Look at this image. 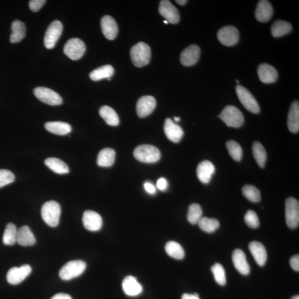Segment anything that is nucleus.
<instances>
[{
    "instance_id": "41",
    "label": "nucleus",
    "mask_w": 299,
    "mask_h": 299,
    "mask_svg": "<svg viewBox=\"0 0 299 299\" xmlns=\"http://www.w3.org/2000/svg\"><path fill=\"white\" fill-rule=\"evenodd\" d=\"M211 270L216 282L221 285L226 284L225 272L221 264L216 263L211 268Z\"/></svg>"
},
{
    "instance_id": "27",
    "label": "nucleus",
    "mask_w": 299,
    "mask_h": 299,
    "mask_svg": "<svg viewBox=\"0 0 299 299\" xmlns=\"http://www.w3.org/2000/svg\"><path fill=\"white\" fill-rule=\"evenodd\" d=\"M46 130L57 135H66L71 133V126L67 122L62 121H50L45 124Z\"/></svg>"
},
{
    "instance_id": "22",
    "label": "nucleus",
    "mask_w": 299,
    "mask_h": 299,
    "mask_svg": "<svg viewBox=\"0 0 299 299\" xmlns=\"http://www.w3.org/2000/svg\"><path fill=\"white\" fill-rule=\"evenodd\" d=\"M232 260L234 266L240 274L247 275L250 273V267L247 262L246 256L240 249H237L233 252Z\"/></svg>"
},
{
    "instance_id": "3",
    "label": "nucleus",
    "mask_w": 299,
    "mask_h": 299,
    "mask_svg": "<svg viewBox=\"0 0 299 299\" xmlns=\"http://www.w3.org/2000/svg\"><path fill=\"white\" fill-rule=\"evenodd\" d=\"M134 156L139 162L144 163H155L161 158L159 150L151 145H141L134 151Z\"/></svg>"
},
{
    "instance_id": "19",
    "label": "nucleus",
    "mask_w": 299,
    "mask_h": 299,
    "mask_svg": "<svg viewBox=\"0 0 299 299\" xmlns=\"http://www.w3.org/2000/svg\"><path fill=\"white\" fill-rule=\"evenodd\" d=\"M164 132L168 139L175 143L181 140L184 134L182 129L169 118L164 121Z\"/></svg>"
},
{
    "instance_id": "45",
    "label": "nucleus",
    "mask_w": 299,
    "mask_h": 299,
    "mask_svg": "<svg viewBox=\"0 0 299 299\" xmlns=\"http://www.w3.org/2000/svg\"><path fill=\"white\" fill-rule=\"evenodd\" d=\"M290 264L291 267L295 271H299V255L298 254L294 255L290 258Z\"/></svg>"
},
{
    "instance_id": "46",
    "label": "nucleus",
    "mask_w": 299,
    "mask_h": 299,
    "mask_svg": "<svg viewBox=\"0 0 299 299\" xmlns=\"http://www.w3.org/2000/svg\"><path fill=\"white\" fill-rule=\"evenodd\" d=\"M167 186L166 180L164 178L160 179L157 182V187L160 190H165Z\"/></svg>"
},
{
    "instance_id": "1",
    "label": "nucleus",
    "mask_w": 299,
    "mask_h": 299,
    "mask_svg": "<svg viewBox=\"0 0 299 299\" xmlns=\"http://www.w3.org/2000/svg\"><path fill=\"white\" fill-rule=\"evenodd\" d=\"M130 57L134 66L143 67L148 64L150 60V48L144 42H139L132 47L130 50Z\"/></svg>"
},
{
    "instance_id": "21",
    "label": "nucleus",
    "mask_w": 299,
    "mask_h": 299,
    "mask_svg": "<svg viewBox=\"0 0 299 299\" xmlns=\"http://www.w3.org/2000/svg\"><path fill=\"white\" fill-rule=\"evenodd\" d=\"M273 9L270 2L267 0L259 1L255 12L256 20L260 22H266L273 16Z\"/></svg>"
},
{
    "instance_id": "28",
    "label": "nucleus",
    "mask_w": 299,
    "mask_h": 299,
    "mask_svg": "<svg viewBox=\"0 0 299 299\" xmlns=\"http://www.w3.org/2000/svg\"><path fill=\"white\" fill-rule=\"evenodd\" d=\"M116 151L110 148H105L99 152L97 157L98 165L101 167H110L116 160Z\"/></svg>"
},
{
    "instance_id": "29",
    "label": "nucleus",
    "mask_w": 299,
    "mask_h": 299,
    "mask_svg": "<svg viewBox=\"0 0 299 299\" xmlns=\"http://www.w3.org/2000/svg\"><path fill=\"white\" fill-rule=\"evenodd\" d=\"M12 33L10 35L11 43H18L21 41L26 36V27L24 22L16 20L11 25Z\"/></svg>"
},
{
    "instance_id": "40",
    "label": "nucleus",
    "mask_w": 299,
    "mask_h": 299,
    "mask_svg": "<svg viewBox=\"0 0 299 299\" xmlns=\"http://www.w3.org/2000/svg\"><path fill=\"white\" fill-rule=\"evenodd\" d=\"M242 193L244 196L252 202H259L261 200L260 192L256 187L246 185L243 186Z\"/></svg>"
},
{
    "instance_id": "14",
    "label": "nucleus",
    "mask_w": 299,
    "mask_h": 299,
    "mask_svg": "<svg viewBox=\"0 0 299 299\" xmlns=\"http://www.w3.org/2000/svg\"><path fill=\"white\" fill-rule=\"evenodd\" d=\"M156 105L154 97L150 95L143 96L138 100L136 104V112L139 118H144L151 114Z\"/></svg>"
},
{
    "instance_id": "6",
    "label": "nucleus",
    "mask_w": 299,
    "mask_h": 299,
    "mask_svg": "<svg viewBox=\"0 0 299 299\" xmlns=\"http://www.w3.org/2000/svg\"><path fill=\"white\" fill-rule=\"evenodd\" d=\"M236 93L245 109L251 113L258 114L260 112V107L257 101L246 88L239 85L236 88Z\"/></svg>"
},
{
    "instance_id": "8",
    "label": "nucleus",
    "mask_w": 299,
    "mask_h": 299,
    "mask_svg": "<svg viewBox=\"0 0 299 299\" xmlns=\"http://www.w3.org/2000/svg\"><path fill=\"white\" fill-rule=\"evenodd\" d=\"M86 45L79 38H71L64 47V53L72 60H76L82 58L86 52Z\"/></svg>"
},
{
    "instance_id": "37",
    "label": "nucleus",
    "mask_w": 299,
    "mask_h": 299,
    "mask_svg": "<svg viewBox=\"0 0 299 299\" xmlns=\"http://www.w3.org/2000/svg\"><path fill=\"white\" fill-rule=\"evenodd\" d=\"M17 229L14 224L10 223L6 225L3 236V242L7 245H13L16 242Z\"/></svg>"
},
{
    "instance_id": "20",
    "label": "nucleus",
    "mask_w": 299,
    "mask_h": 299,
    "mask_svg": "<svg viewBox=\"0 0 299 299\" xmlns=\"http://www.w3.org/2000/svg\"><path fill=\"white\" fill-rule=\"evenodd\" d=\"M215 172V167L209 161H203L197 168V177L201 182L209 183Z\"/></svg>"
},
{
    "instance_id": "13",
    "label": "nucleus",
    "mask_w": 299,
    "mask_h": 299,
    "mask_svg": "<svg viewBox=\"0 0 299 299\" xmlns=\"http://www.w3.org/2000/svg\"><path fill=\"white\" fill-rule=\"evenodd\" d=\"M159 13L166 19L168 22L172 24H178L180 16L179 11L170 1L163 0L161 1L159 7Z\"/></svg>"
},
{
    "instance_id": "39",
    "label": "nucleus",
    "mask_w": 299,
    "mask_h": 299,
    "mask_svg": "<svg viewBox=\"0 0 299 299\" xmlns=\"http://www.w3.org/2000/svg\"><path fill=\"white\" fill-rule=\"evenodd\" d=\"M226 147L232 158L236 162H240L243 157V150L240 145L235 141L229 140L226 144Z\"/></svg>"
},
{
    "instance_id": "15",
    "label": "nucleus",
    "mask_w": 299,
    "mask_h": 299,
    "mask_svg": "<svg viewBox=\"0 0 299 299\" xmlns=\"http://www.w3.org/2000/svg\"><path fill=\"white\" fill-rule=\"evenodd\" d=\"M84 227L90 231H98L103 225L102 218L97 212L87 210L83 213L82 218Z\"/></svg>"
},
{
    "instance_id": "10",
    "label": "nucleus",
    "mask_w": 299,
    "mask_h": 299,
    "mask_svg": "<svg viewBox=\"0 0 299 299\" xmlns=\"http://www.w3.org/2000/svg\"><path fill=\"white\" fill-rule=\"evenodd\" d=\"M63 25L58 20L53 21L46 30L44 38V45L47 49L55 47L57 41L62 33Z\"/></svg>"
},
{
    "instance_id": "2",
    "label": "nucleus",
    "mask_w": 299,
    "mask_h": 299,
    "mask_svg": "<svg viewBox=\"0 0 299 299\" xmlns=\"http://www.w3.org/2000/svg\"><path fill=\"white\" fill-rule=\"evenodd\" d=\"M60 206L58 202L49 201L45 203L41 209V215L45 223L50 227H55L60 222Z\"/></svg>"
},
{
    "instance_id": "43",
    "label": "nucleus",
    "mask_w": 299,
    "mask_h": 299,
    "mask_svg": "<svg viewBox=\"0 0 299 299\" xmlns=\"http://www.w3.org/2000/svg\"><path fill=\"white\" fill-rule=\"evenodd\" d=\"M15 179L12 172L5 169H0V188L13 182Z\"/></svg>"
},
{
    "instance_id": "7",
    "label": "nucleus",
    "mask_w": 299,
    "mask_h": 299,
    "mask_svg": "<svg viewBox=\"0 0 299 299\" xmlns=\"http://www.w3.org/2000/svg\"><path fill=\"white\" fill-rule=\"evenodd\" d=\"M285 217L287 225L295 229L299 224V203L297 199L291 197L285 201Z\"/></svg>"
},
{
    "instance_id": "16",
    "label": "nucleus",
    "mask_w": 299,
    "mask_h": 299,
    "mask_svg": "<svg viewBox=\"0 0 299 299\" xmlns=\"http://www.w3.org/2000/svg\"><path fill=\"white\" fill-rule=\"evenodd\" d=\"M199 56H200V48L196 45H192L181 52L180 62L184 66H193L198 62Z\"/></svg>"
},
{
    "instance_id": "44",
    "label": "nucleus",
    "mask_w": 299,
    "mask_h": 299,
    "mask_svg": "<svg viewBox=\"0 0 299 299\" xmlns=\"http://www.w3.org/2000/svg\"><path fill=\"white\" fill-rule=\"evenodd\" d=\"M45 0H31L29 2L30 10L36 13L39 11L45 5Z\"/></svg>"
},
{
    "instance_id": "26",
    "label": "nucleus",
    "mask_w": 299,
    "mask_h": 299,
    "mask_svg": "<svg viewBox=\"0 0 299 299\" xmlns=\"http://www.w3.org/2000/svg\"><path fill=\"white\" fill-rule=\"evenodd\" d=\"M287 126L290 131L297 133L299 130V103L298 101L291 104L288 116H287Z\"/></svg>"
},
{
    "instance_id": "11",
    "label": "nucleus",
    "mask_w": 299,
    "mask_h": 299,
    "mask_svg": "<svg viewBox=\"0 0 299 299\" xmlns=\"http://www.w3.org/2000/svg\"><path fill=\"white\" fill-rule=\"evenodd\" d=\"M217 38L222 45L231 47L239 42V33L235 26H227L219 30L217 33Z\"/></svg>"
},
{
    "instance_id": "51",
    "label": "nucleus",
    "mask_w": 299,
    "mask_h": 299,
    "mask_svg": "<svg viewBox=\"0 0 299 299\" xmlns=\"http://www.w3.org/2000/svg\"><path fill=\"white\" fill-rule=\"evenodd\" d=\"M174 120L176 121H179L180 120V118L179 117H175Z\"/></svg>"
},
{
    "instance_id": "47",
    "label": "nucleus",
    "mask_w": 299,
    "mask_h": 299,
    "mask_svg": "<svg viewBox=\"0 0 299 299\" xmlns=\"http://www.w3.org/2000/svg\"><path fill=\"white\" fill-rule=\"evenodd\" d=\"M145 189L149 194H154L155 193V187L150 183H145L144 185Z\"/></svg>"
},
{
    "instance_id": "17",
    "label": "nucleus",
    "mask_w": 299,
    "mask_h": 299,
    "mask_svg": "<svg viewBox=\"0 0 299 299\" xmlns=\"http://www.w3.org/2000/svg\"><path fill=\"white\" fill-rule=\"evenodd\" d=\"M101 28L103 34L110 40L116 38L118 33V28L114 19L109 15L103 16L101 21Z\"/></svg>"
},
{
    "instance_id": "4",
    "label": "nucleus",
    "mask_w": 299,
    "mask_h": 299,
    "mask_svg": "<svg viewBox=\"0 0 299 299\" xmlns=\"http://www.w3.org/2000/svg\"><path fill=\"white\" fill-rule=\"evenodd\" d=\"M218 117L228 127L239 128L244 121L242 113L232 105L225 106Z\"/></svg>"
},
{
    "instance_id": "23",
    "label": "nucleus",
    "mask_w": 299,
    "mask_h": 299,
    "mask_svg": "<svg viewBox=\"0 0 299 299\" xmlns=\"http://www.w3.org/2000/svg\"><path fill=\"white\" fill-rule=\"evenodd\" d=\"M249 249L256 263L260 267L265 265L267 260V254L264 245L258 241H252L249 244Z\"/></svg>"
},
{
    "instance_id": "30",
    "label": "nucleus",
    "mask_w": 299,
    "mask_h": 299,
    "mask_svg": "<svg viewBox=\"0 0 299 299\" xmlns=\"http://www.w3.org/2000/svg\"><path fill=\"white\" fill-rule=\"evenodd\" d=\"M45 164L49 169L59 174H68L70 172L67 164L63 161L55 158H49L45 161Z\"/></svg>"
},
{
    "instance_id": "35",
    "label": "nucleus",
    "mask_w": 299,
    "mask_h": 299,
    "mask_svg": "<svg viewBox=\"0 0 299 299\" xmlns=\"http://www.w3.org/2000/svg\"><path fill=\"white\" fill-rule=\"evenodd\" d=\"M167 254L176 259H182L185 256V251L181 245L174 241H168L165 245Z\"/></svg>"
},
{
    "instance_id": "36",
    "label": "nucleus",
    "mask_w": 299,
    "mask_h": 299,
    "mask_svg": "<svg viewBox=\"0 0 299 299\" xmlns=\"http://www.w3.org/2000/svg\"><path fill=\"white\" fill-rule=\"evenodd\" d=\"M199 228L206 233H213L220 227V222L214 218L202 217L198 223Z\"/></svg>"
},
{
    "instance_id": "34",
    "label": "nucleus",
    "mask_w": 299,
    "mask_h": 299,
    "mask_svg": "<svg viewBox=\"0 0 299 299\" xmlns=\"http://www.w3.org/2000/svg\"><path fill=\"white\" fill-rule=\"evenodd\" d=\"M114 72L113 67L110 65H105L101 67L95 69L90 74V78L94 81H98L105 78H109L112 76Z\"/></svg>"
},
{
    "instance_id": "49",
    "label": "nucleus",
    "mask_w": 299,
    "mask_h": 299,
    "mask_svg": "<svg viewBox=\"0 0 299 299\" xmlns=\"http://www.w3.org/2000/svg\"><path fill=\"white\" fill-rule=\"evenodd\" d=\"M181 299H200L199 297L195 296L194 294H185L182 296Z\"/></svg>"
},
{
    "instance_id": "38",
    "label": "nucleus",
    "mask_w": 299,
    "mask_h": 299,
    "mask_svg": "<svg viewBox=\"0 0 299 299\" xmlns=\"http://www.w3.org/2000/svg\"><path fill=\"white\" fill-rule=\"evenodd\" d=\"M203 214L202 209L200 205L193 204L190 206L187 213V220L192 224H198L201 220Z\"/></svg>"
},
{
    "instance_id": "12",
    "label": "nucleus",
    "mask_w": 299,
    "mask_h": 299,
    "mask_svg": "<svg viewBox=\"0 0 299 299\" xmlns=\"http://www.w3.org/2000/svg\"><path fill=\"white\" fill-rule=\"evenodd\" d=\"M32 269L28 264L20 267L11 268L7 274V281L11 284L17 285L21 283L31 273Z\"/></svg>"
},
{
    "instance_id": "24",
    "label": "nucleus",
    "mask_w": 299,
    "mask_h": 299,
    "mask_svg": "<svg viewBox=\"0 0 299 299\" xmlns=\"http://www.w3.org/2000/svg\"><path fill=\"white\" fill-rule=\"evenodd\" d=\"M122 289L126 295L130 297H135L141 293L143 291L140 284L137 281L136 278L133 276H128L122 283Z\"/></svg>"
},
{
    "instance_id": "5",
    "label": "nucleus",
    "mask_w": 299,
    "mask_h": 299,
    "mask_svg": "<svg viewBox=\"0 0 299 299\" xmlns=\"http://www.w3.org/2000/svg\"><path fill=\"white\" fill-rule=\"evenodd\" d=\"M87 267L86 263L83 260H72L61 268L59 275L63 281H70L81 275Z\"/></svg>"
},
{
    "instance_id": "25",
    "label": "nucleus",
    "mask_w": 299,
    "mask_h": 299,
    "mask_svg": "<svg viewBox=\"0 0 299 299\" xmlns=\"http://www.w3.org/2000/svg\"><path fill=\"white\" fill-rule=\"evenodd\" d=\"M36 241L35 237L28 225L22 226L17 229L16 242L19 245L24 247L32 246Z\"/></svg>"
},
{
    "instance_id": "9",
    "label": "nucleus",
    "mask_w": 299,
    "mask_h": 299,
    "mask_svg": "<svg viewBox=\"0 0 299 299\" xmlns=\"http://www.w3.org/2000/svg\"><path fill=\"white\" fill-rule=\"evenodd\" d=\"M36 97L40 101L50 105H60L62 104V97L56 91L45 87H37L33 90Z\"/></svg>"
},
{
    "instance_id": "32",
    "label": "nucleus",
    "mask_w": 299,
    "mask_h": 299,
    "mask_svg": "<svg viewBox=\"0 0 299 299\" xmlns=\"http://www.w3.org/2000/svg\"><path fill=\"white\" fill-rule=\"evenodd\" d=\"M292 30V26L289 22L282 20L274 22L271 26V32L274 37H279L285 35Z\"/></svg>"
},
{
    "instance_id": "54",
    "label": "nucleus",
    "mask_w": 299,
    "mask_h": 299,
    "mask_svg": "<svg viewBox=\"0 0 299 299\" xmlns=\"http://www.w3.org/2000/svg\"><path fill=\"white\" fill-rule=\"evenodd\" d=\"M236 82L238 84L239 83V80H236Z\"/></svg>"
},
{
    "instance_id": "52",
    "label": "nucleus",
    "mask_w": 299,
    "mask_h": 299,
    "mask_svg": "<svg viewBox=\"0 0 299 299\" xmlns=\"http://www.w3.org/2000/svg\"><path fill=\"white\" fill-rule=\"evenodd\" d=\"M291 299H299V295H296V296H294L293 298H291Z\"/></svg>"
},
{
    "instance_id": "33",
    "label": "nucleus",
    "mask_w": 299,
    "mask_h": 299,
    "mask_svg": "<svg viewBox=\"0 0 299 299\" xmlns=\"http://www.w3.org/2000/svg\"><path fill=\"white\" fill-rule=\"evenodd\" d=\"M253 155L260 167L266 165L267 155L265 149L258 141H255L252 146Z\"/></svg>"
},
{
    "instance_id": "31",
    "label": "nucleus",
    "mask_w": 299,
    "mask_h": 299,
    "mask_svg": "<svg viewBox=\"0 0 299 299\" xmlns=\"http://www.w3.org/2000/svg\"><path fill=\"white\" fill-rule=\"evenodd\" d=\"M100 116L105 120L107 124L117 126L120 124V119L116 111L109 106H103L99 110Z\"/></svg>"
},
{
    "instance_id": "53",
    "label": "nucleus",
    "mask_w": 299,
    "mask_h": 299,
    "mask_svg": "<svg viewBox=\"0 0 299 299\" xmlns=\"http://www.w3.org/2000/svg\"><path fill=\"white\" fill-rule=\"evenodd\" d=\"M164 24H168V22L166 20H164Z\"/></svg>"
},
{
    "instance_id": "50",
    "label": "nucleus",
    "mask_w": 299,
    "mask_h": 299,
    "mask_svg": "<svg viewBox=\"0 0 299 299\" xmlns=\"http://www.w3.org/2000/svg\"><path fill=\"white\" fill-rule=\"evenodd\" d=\"M176 2H177L179 5L183 6L186 4L187 1H186V0H177Z\"/></svg>"
},
{
    "instance_id": "42",
    "label": "nucleus",
    "mask_w": 299,
    "mask_h": 299,
    "mask_svg": "<svg viewBox=\"0 0 299 299\" xmlns=\"http://www.w3.org/2000/svg\"><path fill=\"white\" fill-rule=\"evenodd\" d=\"M244 221L248 227L251 228H258L260 224L259 220L257 214L254 210H249L245 214Z\"/></svg>"
},
{
    "instance_id": "48",
    "label": "nucleus",
    "mask_w": 299,
    "mask_h": 299,
    "mask_svg": "<svg viewBox=\"0 0 299 299\" xmlns=\"http://www.w3.org/2000/svg\"><path fill=\"white\" fill-rule=\"evenodd\" d=\"M51 299H72L70 295L64 293H59L53 296Z\"/></svg>"
},
{
    "instance_id": "18",
    "label": "nucleus",
    "mask_w": 299,
    "mask_h": 299,
    "mask_svg": "<svg viewBox=\"0 0 299 299\" xmlns=\"http://www.w3.org/2000/svg\"><path fill=\"white\" fill-rule=\"evenodd\" d=\"M258 75L260 81L266 84L274 83L278 77V72L276 69L267 63L259 65Z\"/></svg>"
}]
</instances>
